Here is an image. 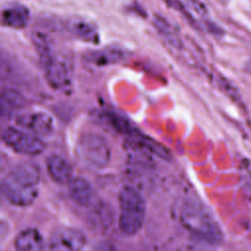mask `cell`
<instances>
[{
	"label": "cell",
	"instance_id": "cell-11",
	"mask_svg": "<svg viewBox=\"0 0 251 251\" xmlns=\"http://www.w3.org/2000/svg\"><path fill=\"white\" fill-rule=\"evenodd\" d=\"M15 247L20 251H39L45 248L42 234L36 228H25L15 238Z\"/></svg>",
	"mask_w": 251,
	"mask_h": 251
},
{
	"label": "cell",
	"instance_id": "cell-3",
	"mask_svg": "<svg viewBox=\"0 0 251 251\" xmlns=\"http://www.w3.org/2000/svg\"><path fill=\"white\" fill-rule=\"evenodd\" d=\"M119 228L126 236L137 234L145 222L146 203L133 187L126 185L119 193Z\"/></svg>",
	"mask_w": 251,
	"mask_h": 251
},
{
	"label": "cell",
	"instance_id": "cell-9",
	"mask_svg": "<svg viewBox=\"0 0 251 251\" xmlns=\"http://www.w3.org/2000/svg\"><path fill=\"white\" fill-rule=\"evenodd\" d=\"M70 198L80 207H89L93 204L94 191L90 182L81 176H75L68 183Z\"/></svg>",
	"mask_w": 251,
	"mask_h": 251
},
{
	"label": "cell",
	"instance_id": "cell-8",
	"mask_svg": "<svg viewBox=\"0 0 251 251\" xmlns=\"http://www.w3.org/2000/svg\"><path fill=\"white\" fill-rule=\"evenodd\" d=\"M17 124L22 128L38 136H46L54 131L55 124L53 118L42 111L27 112L17 119Z\"/></svg>",
	"mask_w": 251,
	"mask_h": 251
},
{
	"label": "cell",
	"instance_id": "cell-12",
	"mask_svg": "<svg viewBox=\"0 0 251 251\" xmlns=\"http://www.w3.org/2000/svg\"><path fill=\"white\" fill-rule=\"evenodd\" d=\"M29 21V11L23 5L7 7L2 12V24L12 28H24Z\"/></svg>",
	"mask_w": 251,
	"mask_h": 251
},
{
	"label": "cell",
	"instance_id": "cell-17",
	"mask_svg": "<svg viewBox=\"0 0 251 251\" xmlns=\"http://www.w3.org/2000/svg\"><path fill=\"white\" fill-rule=\"evenodd\" d=\"M189 3L191 5V7L194 10H196V12H198L199 14L205 13V7L203 6V4L199 0H189Z\"/></svg>",
	"mask_w": 251,
	"mask_h": 251
},
{
	"label": "cell",
	"instance_id": "cell-10",
	"mask_svg": "<svg viewBox=\"0 0 251 251\" xmlns=\"http://www.w3.org/2000/svg\"><path fill=\"white\" fill-rule=\"evenodd\" d=\"M46 169L53 181L59 184H68L74 177L73 166L61 155H50L46 159Z\"/></svg>",
	"mask_w": 251,
	"mask_h": 251
},
{
	"label": "cell",
	"instance_id": "cell-1",
	"mask_svg": "<svg viewBox=\"0 0 251 251\" xmlns=\"http://www.w3.org/2000/svg\"><path fill=\"white\" fill-rule=\"evenodd\" d=\"M40 170L30 162H22L13 167L1 181L5 199L14 206L31 205L39 195Z\"/></svg>",
	"mask_w": 251,
	"mask_h": 251
},
{
	"label": "cell",
	"instance_id": "cell-15",
	"mask_svg": "<svg viewBox=\"0 0 251 251\" xmlns=\"http://www.w3.org/2000/svg\"><path fill=\"white\" fill-rule=\"evenodd\" d=\"M68 28L70 32L76 38L86 41L95 43L98 41V32L96 27L85 21L77 20L73 21L69 24Z\"/></svg>",
	"mask_w": 251,
	"mask_h": 251
},
{
	"label": "cell",
	"instance_id": "cell-5",
	"mask_svg": "<svg viewBox=\"0 0 251 251\" xmlns=\"http://www.w3.org/2000/svg\"><path fill=\"white\" fill-rule=\"evenodd\" d=\"M75 153L77 161L86 169L97 171L110 163L112 150L105 137L98 133H82L75 143Z\"/></svg>",
	"mask_w": 251,
	"mask_h": 251
},
{
	"label": "cell",
	"instance_id": "cell-13",
	"mask_svg": "<svg viewBox=\"0 0 251 251\" xmlns=\"http://www.w3.org/2000/svg\"><path fill=\"white\" fill-rule=\"evenodd\" d=\"M25 105L24 96L16 89L10 87H3L1 91V116L3 119L11 117Z\"/></svg>",
	"mask_w": 251,
	"mask_h": 251
},
{
	"label": "cell",
	"instance_id": "cell-4",
	"mask_svg": "<svg viewBox=\"0 0 251 251\" xmlns=\"http://www.w3.org/2000/svg\"><path fill=\"white\" fill-rule=\"evenodd\" d=\"M33 44L39 54L48 82L56 88H64L71 83V66L55 55L46 34L37 31L32 35Z\"/></svg>",
	"mask_w": 251,
	"mask_h": 251
},
{
	"label": "cell",
	"instance_id": "cell-7",
	"mask_svg": "<svg viewBox=\"0 0 251 251\" xmlns=\"http://www.w3.org/2000/svg\"><path fill=\"white\" fill-rule=\"evenodd\" d=\"M87 242L86 235L75 227L63 226L55 229L49 240L48 249L55 251H76L82 249Z\"/></svg>",
	"mask_w": 251,
	"mask_h": 251
},
{
	"label": "cell",
	"instance_id": "cell-6",
	"mask_svg": "<svg viewBox=\"0 0 251 251\" xmlns=\"http://www.w3.org/2000/svg\"><path fill=\"white\" fill-rule=\"evenodd\" d=\"M2 140L13 151L27 156L39 155L46 148V144L40 136L11 126L3 129Z\"/></svg>",
	"mask_w": 251,
	"mask_h": 251
},
{
	"label": "cell",
	"instance_id": "cell-16",
	"mask_svg": "<svg viewBox=\"0 0 251 251\" xmlns=\"http://www.w3.org/2000/svg\"><path fill=\"white\" fill-rule=\"evenodd\" d=\"M243 183L247 196L251 200V165H245L243 169Z\"/></svg>",
	"mask_w": 251,
	"mask_h": 251
},
{
	"label": "cell",
	"instance_id": "cell-14",
	"mask_svg": "<svg viewBox=\"0 0 251 251\" xmlns=\"http://www.w3.org/2000/svg\"><path fill=\"white\" fill-rule=\"evenodd\" d=\"M126 56V52L119 48H106L102 50L91 51L86 54V58L92 64L97 66H105L116 64Z\"/></svg>",
	"mask_w": 251,
	"mask_h": 251
},
{
	"label": "cell",
	"instance_id": "cell-2",
	"mask_svg": "<svg viewBox=\"0 0 251 251\" xmlns=\"http://www.w3.org/2000/svg\"><path fill=\"white\" fill-rule=\"evenodd\" d=\"M180 223L196 240L216 245L223 239V232L207 209L195 201L183 204L180 210Z\"/></svg>",
	"mask_w": 251,
	"mask_h": 251
}]
</instances>
